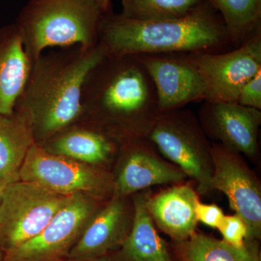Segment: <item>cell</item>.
Segmentation results:
<instances>
[{"mask_svg":"<svg viewBox=\"0 0 261 261\" xmlns=\"http://www.w3.org/2000/svg\"><path fill=\"white\" fill-rule=\"evenodd\" d=\"M60 261H112L106 257H97V258L84 259V260H77V259L65 258Z\"/></svg>","mask_w":261,"mask_h":261,"instance_id":"27","label":"cell"},{"mask_svg":"<svg viewBox=\"0 0 261 261\" xmlns=\"http://www.w3.org/2000/svg\"><path fill=\"white\" fill-rule=\"evenodd\" d=\"M145 139L126 140V159L114 181L113 195L125 197L149 187L185 179L183 171L158 157L144 142Z\"/></svg>","mask_w":261,"mask_h":261,"instance_id":"14","label":"cell"},{"mask_svg":"<svg viewBox=\"0 0 261 261\" xmlns=\"http://www.w3.org/2000/svg\"><path fill=\"white\" fill-rule=\"evenodd\" d=\"M98 43L109 56L220 53L233 45L221 15L208 0L186 16L159 21L105 13Z\"/></svg>","mask_w":261,"mask_h":261,"instance_id":"3","label":"cell"},{"mask_svg":"<svg viewBox=\"0 0 261 261\" xmlns=\"http://www.w3.org/2000/svg\"><path fill=\"white\" fill-rule=\"evenodd\" d=\"M237 102L245 107L261 111V71L243 86Z\"/></svg>","mask_w":261,"mask_h":261,"instance_id":"24","label":"cell"},{"mask_svg":"<svg viewBox=\"0 0 261 261\" xmlns=\"http://www.w3.org/2000/svg\"><path fill=\"white\" fill-rule=\"evenodd\" d=\"M160 113L153 82L137 56H109L84 84L81 120L120 140L147 138Z\"/></svg>","mask_w":261,"mask_h":261,"instance_id":"1","label":"cell"},{"mask_svg":"<svg viewBox=\"0 0 261 261\" xmlns=\"http://www.w3.org/2000/svg\"><path fill=\"white\" fill-rule=\"evenodd\" d=\"M107 56L98 43L91 48L73 46L43 53L34 62L15 109L28 117L36 143L42 145L81 120L84 84Z\"/></svg>","mask_w":261,"mask_h":261,"instance_id":"2","label":"cell"},{"mask_svg":"<svg viewBox=\"0 0 261 261\" xmlns=\"http://www.w3.org/2000/svg\"><path fill=\"white\" fill-rule=\"evenodd\" d=\"M189 56L205 84V101L237 102L243 86L261 71V31L232 50Z\"/></svg>","mask_w":261,"mask_h":261,"instance_id":"8","label":"cell"},{"mask_svg":"<svg viewBox=\"0 0 261 261\" xmlns=\"http://www.w3.org/2000/svg\"><path fill=\"white\" fill-rule=\"evenodd\" d=\"M121 140L90 122L80 120L39 145L51 153L97 166L114 154Z\"/></svg>","mask_w":261,"mask_h":261,"instance_id":"15","label":"cell"},{"mask_svg":"<svg viewBox=\"0 0 261 261\" xmlns=\"http://www.w3.org/2000/svg\"><path fill=\"white\" fill-rule=\"evenodd\" d=\"M147 199L143 194L134 197L132 227L122 245V255L128 261H173L147 210Z\"/></svg>","mask_w":261,"mask_h":261,"instance_id":"19","label":"cell"},{"mask_svg":"<svg viewBox=\"0 0 261 261\" xmlns=\"http://www.w3.org/2000/svg\"><path fill=\"white\" fill-rule=\"evenodd\" d=\"M95 1L100 7L101 10H102L104 14L111 11V0H95Z\"/></svg>","mask_w":261,"mask_h":261,"instance_id":"26","label":"cell"},{"mask_svg":"<svg viewBox=\"0 0 261 261\" xmlns=\"http://www.w3.org/2000/svg\"><path fill=\"white\" fill-rule=\"evenodd\" d=\"M5 187H0V201H1L2 196H3V192H4Z\"/></svg>","mask_w":261,"mask_h":261,"instance_id":"29","label":"cell"},{"mask_svg":"<svg viewBox=\"0 0 261 261\" xmlns=\"http://www.w3.org/2000/svg\"><path fill=\"white\" fill-rule=\"evenodd\" d=\"M198 196L193 189L180 185L147 197V210L160 229L181 243L195 233L197 219L195 207Z\"/></svg>","mask_w":261,"mask_h":261,"instance_id":"16","label":"cell"},{"mask_svg":"<svg viewBox=\"0 0 261 261\" xmlns=\"http://www.w3.org/2000/svg\"><path fill=\"white\" fill-rule=\"evenodd\" d=\"M99 202L77 194L39 234L5 253L4 261H60L68 254L99 210Z\"/></svg>","mask_w":261,"mask_h":261,"instance_id":"9","label":"cell"},{"mask_svg":"<svg viewBox=\"0 0 261 261\" xmlns=\"http://www.w3.org/2000/svg\"><path fill=\"white\" fill-rule=\"evenodd\" d=\"M20 180L35 182L63 195L82 194L98 201L114 192V181L97 166L51 153L37 143L29 149Z\"/></svg>","mask_w":261,"mask_h":261,"instance_id":"7","label":"cell"},{"mask_svg":"<svg viewBox=\"0 0 261 261\" xmlns=\"http://www.w3.org/2000/svg\"><path fill=\"white\" fill-rule=\"evenodd\" d=\"M103 14L95 0H30L15 23L34 63L47 48L97 45Z\"/></svg>","mask_w":261,"mask_h":261,"instance_id":"4","label":"cell"},{"mask_svg":"<svg viewBox=\"0 0 261 261\" xmlns=\"http://www.w3.org/2000/svg\"><path fill=\"white\" fill-rule=\"evenodd\" d=\"M179 243L182 261H261L256 240L247 239L243 247L237 248L224 240L195 233Z\"/></svg>","mask_w":261,"mask_h":261,"instance_id":"20","label":"cell"},{"mask_svg":"<svg viewBox=\"0 0 261 261\" xmlns=\"http://www.w3.org/2000/svg\"><path fill=\"white\" fill-rule=\"evenodd\" d=\"M181 109L160 113L147 139L206 193L212 190L211 147L193 115Z\"/></svg>","mask_w":261,"mask_h":261,"instance_id":"6","label":"cell"},{"mask_svg":"<svg viewBox=\"0 0 261 261\" xmlns=\"http://www.w3.org/2000/svg\"><path fill=\"white\" fill-rule=\"evenodd\" d=\"M221 15L233 46L261 31V0H208Z\"/></svg>","mask_w":261,"mask_h":261,"instance_id":"21","label":"cell"},{"mask_svg":"<svg viewBox=\"0 0 261 261\" xmlns=\"http://www.w3.org/2000/svg\"><path fill=\"white\" fill-rule=\"evenodd\" d=\"M132 219L124 197L113 195L90 220L66 258L106 257L108 252L122 246L129 233Z\"/></svg>","mask_w":261,"mask_h":261,"instance_id":"13","label":"cell"},{"mask_svg":"<svg viewBox=\"0 0 261 261\" xmlns=\"http://www.w3.org/2000/svg\"><path fill=\"white\" fill-rule=\"evenodd\" d=\"M203 130L227 148L247 156L257 154L261 111L237 102H207L200 111Z\"/></svg>","mask_w":261,"mask_h":261,"instance_id":"12","label":"cell"},{"mask_svg":"<svg viewBox=\"0 0 261 261\" xmlns=\"http://www.w3.org/2000/svg\"><path fill=\"white\" fill-rule=\"evenodd\" d=\"M211 154L213 163L211 188L226 195L230 207L247 225V239L257 240L261 233L259 181L240 153L219 143L211 146Z\"/></svg>","mask_w":261,"mask_h":261,"instance_id":"10","label":"cell"},{"mask_svg":"<svg viewBox=\"0 0 261 261\" xmlns=\"http://www.w3.org/2000/svg\"><path fill=\"white\" fill-rule=\"evenodd\" d=\"M207 0H121L124 18L140 21H159L181 18Z\"/></svg>","mask_w":261,"mask_h":261,"instance_id":"22","label":"cell"},{"mask_svg":"<svg viewBox=\"0 0 261 261\" xmlns=\"http://www.w3.org/2000/svg\"><path fill=\"white\" fill-rule=\"evenodd\" d=\"M72 196L23 180L5 187L0 201V247L5 253L39 234Z\"/></svg>","mask_w":261,"mask_h":261,"instance_id":"5","label":"cell"},{"mask_svg":"<svg viewBox=\"0 0 261 261\" xmlns=\"http://www.w3.org/2000/svg\"><path fill=\"white\" fill-rule=\"evenodd\" d=\"M197 221H200L206 226L218 228L222 222L224 214L222 209L216 205H205L197 202L195 207Z\"/></svg>","mask_w":261,"mask_h":261,"instance_id":"25","label":"cell"},{"mask_svg":"<svg viewBox=\"0 0 261 261\" xmlns=\"http://www.w3.org/2000/svg\"><path fill=\"white\" fill-rule=\"evenodd\" d=\"M32 65L15 23L0 29V115L14 113Z\"/></svg>","mask_w":261,"mask_h":261,"instance_id":"17","label":"cell"},{"mask_svg":"<svg viewBox=\"0 0 261 261\" xmlns=\"http://www.w3.org/2000/svg\"><path fill=\"white\" fill-rule=\"evenodd\" d=\"M5 259V252L3 251V249L0 247V261H4Z\"/></svg>","mask_w":261,"mask_h":261,"instance_id":"28","label":"cell"},{"mask_svg":"<svg viewBox=\"0 0 261 261\" xmlns=\"http://www.w3.org/2000/svg\"><path fill=\"white\" fill-rule=\"evenodd\" d=\"M225 243L237 248H241L247 238V227L243 219L239 215L224 216L222 222L218 228Z\"/></svg>","mask_w":261,"mask_h":261,"instance_id":"23","label":"cell"},{"mask_svg":"<svg viewBox=\"0 0 261 261\" xmlns=\"http://www.w3.org/2000/svg\"><path fill=\"white\" fill-rule=\"evenodd\" d=\"M137 56L153 82L160 113L205 100V84L189 53Z\"/></svg>","mask_w":261,"mask_h":261,"instance_id":"11","label":"cell"},{"mask_svg":"<svg viewBox=\"0 0 261 261\" xmlns=\"http://www.w3.org/2000/svg\"><path fill=\"white\" fill-rule=\"evenodd\" d=\"M28 117L15 109L0 115V187L20 180V171L29 149L35 144Z\"/></svg>","mask_w":261,"mask_h":261,"instance_id":"18","label":"cell"}]
</instances>
